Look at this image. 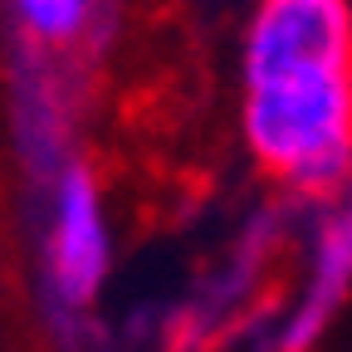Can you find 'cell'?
I'll use <instances>...</instances> for the list:
<instances>
[{"mask_svg": "<svg viewBox=\"0 0 352 352\" xmlns=\"http://www.w3.org/2000/svg\"><path fill=\"white\" fill-rule=\"evenodd\" d=\"M308 69H352L347 0H264L245 39V78L270 83Z\"/></svg>", "mask_w": 352, "mask_h": 352, "instance_id": "7a4b0ae2", "label": "cell"}, {"mask_svg": "<svg viewBox=\"0 0 352 352\" xmlns=\"http://www.w3.org/2000/svg\"><path fill=\"white\" fill-rule=\"evenodd\" d=\"M10 10L25 34H34L44 44H69L83 34L88 15H94V0H10Z\"/></svg>", "mask_w": 352, "mask_h": 352, "instance_id": "5b68a950", "label": "cell"}, {"mask_svg": "<svg viewBox=\"0 0 352 352\" xmlns=\"http://www.w3.org/2000/svg\"><path fill=\"white\" fill-rule=\"evenodd\" d=\"M50 264H54V289L69 303L94 298L108 270V226L98 186L88 166H69L54 191V235H50Z\"/></svg>", "mask_w": 352, "mask_h": 352, "instance_id": "3957f363", "label": "cell"}, {"mask_svg": "<svg viewBox=\"0 0 352 352\" xmlns=\"http://www.w3.org/2000/svg\"><path fill=\"white\" fill-rule=\"evenodd\" d=\"M352 284V206H342L328 226H323V240H318V264H314V289L298 303V314L284 333V352H303L308 342L318 338V328L328 323V314L342 303Z\"/></svg>", "mask_w": 352, "mask_h": 352, "instance_id": "277c9868", "label": "cell"}, {"mask_svg": "<svg viewBox=\"0 0 352 352\" xmlns=\"http://www.w3.org/2000/svg\"><path fill=\"white\" fill-rule=\"evenodd\" d=\"M245 138L294 186L328 191L352 166V69H308L250 83Z\"/></svg>", "mask_w": 352, "mask_h": 352, "instance_id": "6da1fadb", "label": "cell"}]
</instances>
